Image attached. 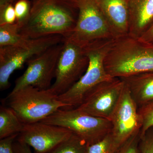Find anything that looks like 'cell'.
Returning <instances> with one entry per match:
<instances>
[{
  "mask_svg": "<svg viewBox=\"0 0 153 153\" xmlns=\"http://www.w3.org/2000/svg\"><path fill=\"white\" fill-rule=\"evenodd\" d=\"M7 100L8 106L25 125L41 121L58 110L66 108L50 89L41 90L30 85L11 92Z\"/></svg>",
  "mask_w": 153,
  "mask_h": 153,
  "instance_id": "cell-4",
  "label": "cell"
},
{
  "mask_svg": "<svg viewBox=\"0 0 153 153\" xmlns=\"http://www.w3.org/2000/svg\"><path fill=\"white\" fill-rule=\"evenodd\" d=\"M128 36L139 38L153 24V0H129Z\"/></svg>",
  "mask_w": 153,
  "mask_h": 153,
  "instance_id": "cell-14",
  "label": "cell"
},
{
  "mask_svg": "<svg viewBox=\"0 0 153 153\" xmlns=\"http://www.w3.org/2000/svg\"><path fill=\"white\" fill-rule=\"evenodd\" d=\"M64 40L62 36L53 35L33 39L26 47H0V90H5L10 86L9 79L14 71L22 68L31 58Z\"/></svg>",
  "mask_w": 153,
  "mask_h": 153,
  "instance_id": "cell-8",
  "label": "cell"
},
{
  "mask_svg": "<svg viewBox=\"0 0 153 153\" xmlns=\"http://www.w3.org/2000/svg\"><path fill=\"white\" fill-rule=\"evenodd\" d=\"M17 0H0V4H3L5 3H15Z\"/></svg>",
  "mask_w": 153,
  "mask_h": 153,
  "instance_id": "cell-28",
  "label": "cell"
},
{
  "mask_svg": "<svg viewBox=\"0 0 153 153\" xmlns=\"http://www.w3.org/2000/svg\"><path fill=\"white\" fill-rule=\"evenodd\" d=\"M142 118L143 126L140 131V137L153 127V100L138 109Z\"/></svg>",
  "mask_w": 153,
  "mask_h": 153,
  "instance_id": "cell-21",
  "label": "cell"
},
{
  "mask_svg": "<svg viewBox=\"0 0 153 153\" xmlns=\"http://www.w3.org/2000/svg\"><path fill=\"white\" fill-rule=\"evenodd\" d=\"M116 38L128 36L129 0H96Z\"/></svg>",
  "mask_w": 153,
  "mask_h": 153,
  "instance_id": "cell-13",
  "label": "cell"
},
{
  "mask_svg": "<svg viewBox=\"0 0 153 153\" xmlns=\"http://www.w3.org/2000/svg\"><path fill=\"white\" fill-rule=\"evenodd\" d=\"M19 30L20 27L16 23L0 26V47L30 45L33 39L25 38L19 33Z\"/></svg>",
  "mask_w": 153,
  "mask_h": 153,
  "instance_id": "cell-17",
  "label": "cell"
},
{
  "mask_svg": "<svg viewBox=\"0 0 153 153\" xmlns=\"http://www.w3.org/2000/svg\"><path fill=\"white\" fill-rule=\"evenodd\" d=\"M25 124L20 120L15 111L9 106L0 107V139L19 134Z\"/></svg>",
  "mask_w": 153,
  "mask_h": 153,
  "instance_id": "cell-16",
  "label": "cell"
},
{
  "mask_svg": "<svg viewBox=\"0 0 153 153\" xmlns=\"http://www.w3.org/2000/svg\"><path fill=\"white\" fill-rule=\"evenodd\" d=\"M138 39L143 42L153 44V24L144 34Z\"/></svg>",
  "mask_w": 153,
  "mask_h": 153,
  "instance_id": "cell-27",
  "label": "cell"
},
{
  "mask_svg": "<svg viewBox=\"0 0 153 153\" xmlns=\"http://www.w3.org/2000/svg\"><path fill=\"white\" fill-rule=\"evenodd\" d=\"M125 82L113 78L97 86L76 108L93 116L110 120L123 91Z\"/></svg>",
  "mask_w": 153,
  "mask_h": 153,
  "instance_id": "cell-11",
  "label": "cell"
},
{
  "mask_svg": "<svg viewBox=\"0 0 153 153\" xmlns=\"http://www.w3.org/2000/svg\"><path fill=\"white\" fill-rule=\"evenodd\" d=\"M117 150L110 132L98 142L87 146L86 153H115Z\"/></svg>",
  "mask_w": 153,
  "mask_h": 153,
  "instance_id": "cell-19",
  "label": "cell"
},
{
  "mask_svg": "<svg viewBox=\"0 0 153 153\" xmlns=\"http://www.w3.org/2000/svg\"><path fill=\"white\" fill-rule=\"evenodd\" d=\"M16 22V15L14 3L0 4V26L13 24Z\"/></svg>",
  "mask_w": 153,
  "mask_h": 153,
  "instance_id": "cell-22",
  "label": "cell"
},
{
  "mask_svg": "<svg viewBox=\"0 0 153 153\" xmlns=\"http://www.w3.org/2000/svg\"><path fill=\"white\" fill-rule=\"evenodd\" d=\"M110 120L112 124L111 133L117 150L133 136L140 132L142 119L125 83L120 99Z\"/></svg>",
  "mask_w": 153,
  "mask_h": 153,
  "instance_id": "cell-10",
  "label": "cell"
},
{
  "mask_svg": "<svg viewBox=\"0 0 153 153\" xmlns=\"http://www.w3.org/2000/svg\"><path fill=\"white\" fill-rule=\"evenodd\" d=\"M72 134L64 128L40 121L25 125L16 140L33 148L35 153H48Z\"/></svg>",
  "mask_w": 153,
  "mask_h": 153,
  "instance_id": "cell-12",
  "label": "cell"
},
{
  "mask_svg": "<svg viewBox=\"0 0 153 153\" xmlns=\"http://www.w3.org/2000/svg\"><path fill=\"white\" fill-rule=\"evenodd\" d=\"M87 145L72 133L67 140L48 153H86Z\"/></svg>",
  "mask_w": 153,
  "mask_h": 153,
  "instance_id": "cell-18",
  "label": "cell"
},
{
  "mask_svg": "<svg viewBox=\"0 0 153 153\" xmlns=\"http://www.w3.org/2000/svg\"><path fill=\"white\" fill-rule=\"evenodd\" d=\"M78 16L75 0H32L30 16L19 33L29 39L53 35L66 39L73 32Z\"/></svg>",
  "mask_w": 153,
  "mask_h": 153,
  "instance_id": "cell-1",
  "label": "cell"
},
{
  "mask_svg": "<svg viewBox=\"0 0 153 153\" xmlns=\"http://www.w3.org/2000/svg\"><path fill=\"white\" fill-rule=\"evenodd\" d=\"M140 153H153V134L148 132L140 137L139 144Z\"/></svg>",
  "mask_w": 153,
  "mask_h": 153,
  "instance_id": "cell-24",
  "label": "cell"
},
{
  "mask_svg": "<svg viewBox=\"0 0 153 153\" xmlns=\"http://www.w3.org/2000/svg\"><path fill=\"white\" fill-rule=\"evenodd\" d=\"M140 132L133 136L123 145L115 153H140Z\"/></svg>",
  "mask_w": 153,
  "mask_h": 153,
  "instance_id": "cell-23",
  "label": "cell"
},
{
  "mask_svg": "<svg viewBox=\"0 0 153 153\" xmlns=\"http://www.w3.org/2000/svg\"><path fill=\"white\" fill-rule=\"evenodd\" d=\"M120 79L127 86L138 109L153 100V71Z\"/></svg>",
  "mask_w": 153,
  "mask_h": 153,
  "instance_id": "cell-15",
  "label": "cell"
},
{
  "mask_svg": "<svg viewBox=\"0 0 153 153\" xmlns=\"http://www.w3.org/2000/svg\"><path fill=\"white\" fill-rule=\"evenodd\" d=\"M19 134H15L0 139V153H15L13 148V144Z\"/></svg>",
  "mask_w": 153,
  "mask_h": 153,
  "instance_id": "cell-25",
  "label": "cell"
},
{
  "mask_svg": "<svg viewBox=\"0 0 153 153\" xmlns=\"http://www.w3.org/2000/svg\"><path fill=\"white\" fill-rule=\"evenodd\" d=\"M16 15V22L20 29L27 21L30 16L32 0H17L14 3Z\"/></svg>",
  "mask_w": 153,
  "mask_h": 153,
  "instance_id": "cell-20",
  "label": "cell"
},
{
  "mask_svg": "<svg viewBox=\"0 0 153 153\" xmlns=\"http://www.w3.org/2000/svg\"><path fill=\"white\" fill-rule=\"evenodd\" d=\"M75 1L78 18L73 32L67 39L83 47L97 41L116 39L96 0Z\"/></svg>",
  "mask_w": 153,
  "mask_h": 153,
  "instance_id": "cell-6",
  "label": "cell"
},
{
  "mask_svg": "<svg viewBox=\"0 0 153 153\" xmlns=\"http://www.w3.org/2000/svg\"><path fill=\"white\" fill-rule=\"evenodd\" d=\"M13 148L15 153H33L30 146L17 140L13 144Z\"/></svg>",
  "mask_w": 153,
  "mask_h": 153,
  "instance_id": "cell-26",
  "label": "cell"
},
{
  "mask_svg": "<svg viewBox=\"0 0 153 153\" xmlns=\"http://www.w3.org/2000/svg\"><path fill=\"white\" fill-rule=\"evenodd\" d=\"M41 122L67 129L87 145L93 144L111 132L110 120L93 116L78 108H61Z\"/></svg>",
  "mask_w": 153,
  "mask_h": 153,
  "instance_id": "cell-5",
  "label": "cell"
},
{
  "mask_svg": "<svg viewBox=\"0 0 153 153\" xmlns=\"http://www.w3.org/2000/svg\"><path fill=\"white\" fill-rule=\"evenodd\" d=\"M88 64L84 47L64 38L56 66L55 82L49 89L57 96L65 93L81 78Z\"/></svg>",
  "mask_w": 153,
  "mask_h": 153,
  "instance_id": "cell-7",
  "label": "cell"
},
{
  "mask_svg": "<svg viewBox=\"0 0 153 153\" xmlns=\"http://www.w3.org/2000/svg\"><path fill=\"white\" fill-rule=\"evenodd\" d=\"M114 40L97 41L83 47L88 59L86 71L72 87L58 96L66 108H77L97 86L112 79L105 70L104 61Z\"/></svg>",
  "mask_w": 153,
  "mask_h": 153,
  "instance_id": "cell-3",
  "label": "cell"
},
{
  "mask_svg": "<svg viewBox=\"0 0 153 153\" xmlns=\"http://www.w3.org/2000/svg\"><path fill=\"white\" fill-rule=\"evenodd\" d=\"M63 42L52 46L28 60L27 69L16 80L11 92L30 85L41 90L49 89L52 86V79L55 78L56 66L63 47Z\"/></svg>",
  "mask_w": 153,
  "mask_h": 153,
  "instance_id": "cell-9",
  "label": "cell"
},
{
  "mask_svg": "<svg viewBox=\"0 0 153 153\" xmlns=\"http://www.w3.org/2000/svg\"><path fill=\"white\" fill-rule=\"evenodd\" d=\"M105 68L113 78L153 71V44L127 36L113 41L104 61Z\"/></svg>",
  "mask_w": 153,
  "mask_h": 153,
  "instance_id": "cell-2",
  "label": "cell"
}]
</instances>
